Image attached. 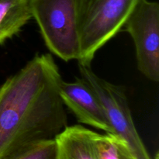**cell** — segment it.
<instances>
[{"label": "cell", "instance_id": "cell-1", "mask_svg": "<svg viewBox=\"0 0 159 159\" xmlns=\"http://www.w3.org/2000/svg\"><path fill=\"white\" fill-rule=\"evenodd\" d=\"M61 80L52 56L43 54L0 87V159L32 143L54 139L67 127Z\"/></svg>", "mask_w": 159, "mask_h": 159}, {"label": "cell", "instance_id": "cell-2", "mask_svg": "<svg viewBox=\"0 0 159 159\" xmlns=\"http://www.w3.org/2000/svg\"><path fill=\"white\" fill-rule=\"evenodd\" d=\"M139 0H78L79 63L90 65L96 53L124 28Z\"/></svg>", "mask_w": 159, "mask_h": 159}, {"label": "cell", "instance_id": "cell-3", "mask_svg": "<svg viewBox=\"0 0 159 159\" xmlns=\"http://www.w3.org/2000/svg\"><path fill=\"white\" fill-rule=\"evenodd\" d=\"M48 49L65 61L79 60L80 36L78 0H29Z\"/></svg>", "mask_w": 159, "mask_h": 159}, {"label": "cell", "instance_id": "cell-4", "mask_svg": "<svg viewBox=\"0 0 159 159\" xmlns=\"http://www.w3.org/2000/svg\"><path fill=\"white\" fill-rule=\"evenodd\" d=\"M81 77L94 89L100 99L113 134L128 144L138 159H152L132 119L125 93L120 86L101 79L90 65L79 63Z\"/></svg>", "mask_w": 159, "mask_h": 159}, {"label": "cell", "instance_id": "cell-5", "mask_svg": "<svg viewBox=\"0 0 159 159\" xmlns=\"http://www.w3.org/2000/svg\"><path fill=\"white\" fill-rule=\"evenodd\" d=\"M136 48L139 71L150 80H159V5L139 0L124 26Z\"/></svg>", "mask_w": 159, "mask_h": 159}, {"label": "cell", "instance_id": "cell-6", "mask_svg": "<svg viewBox=\"0 0 159 159\" xmlns=\"http://www.w3.org/2000/svg\"><path fill=\"white\" fill-rule=\"evenodd\" d=\"M59 94L65 106L84 124L113 134L100 99L91 85L82 78L73 82L61 80Z\"/></svg>", "mask_w": 159, "mask_h": 159}, {"label": "cell", "instance_id": "cell-7", "mask_svg": "<svg viewBox=\"0 0 159 159\" xmlns=\"http://www.w3.org/2000/svg\"><path fill=\"white\" fill-rule=\"evenodd\" d=\"M54 140L55 159H98L93 141V130L83 126H67Z\"/></svg>", "mask_w": 159, "mask_h": 159}, {"label": "cell", "instance_id": "cell-8", "mask_svg": "<svg viewBox=\"0 0 159 159\" xmlns=\"http://www.w3.org/2000/svg\"><path fill=\"white\" fill-rule=\"evenodd\" d=\"M31 18L29 0H0V43L16 35Z\"/></svg>", "mask_w": 159, "mask_h": 159}, {"label": "cell", "instance_id": "cell-9", "mask_svg": "<svg viewBox=\"0 0 159 159\" xmlns=\"http://www.w3.org/2000/svg\"><path fill=\"white\" fill-rule=\"evenodd\" d=\"M93 141L98 159H138L128 144L115 134L93 131Z\"/></svg>", "mask_w": 159, "mask_h": 159}, {"label": "cell", "instance_id": "cell-10", "mask_svg": "<svg viewBox=\"0 0 159 159\" xmlns=\"http://www.w3.org/2000/svg\"><path fill=\"white\" fill-rule=\"evenodd\" d=\"M54 139L32 143L12 152L2 159H55Z\"/></svg>", "mask_w": 159, "mask_h": 159}]
</instances>
